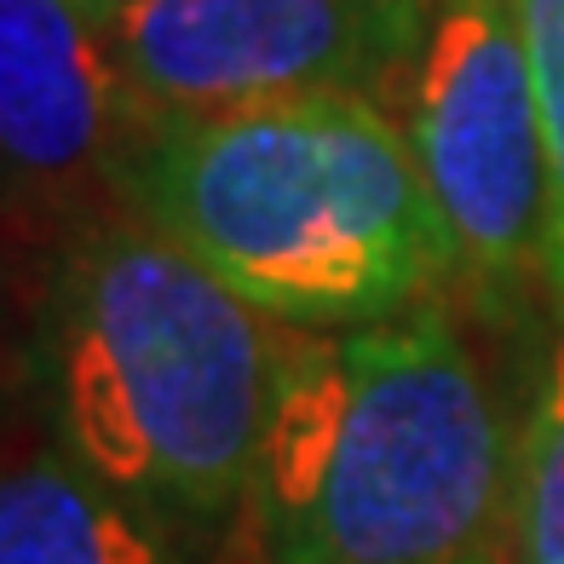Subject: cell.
I'll return each mask as SVG.
<instances>
[{
    "instance_id": "cell-2",
    "label": "cell",
    "mask_w": 564,
    "mask_h": 564,
    "mask_svg": "<svg viewBox=\"0 0 564 564\" xmlns=\"http://www.w3.org/2000/svg\"><path fill=\"white\" fill-rule=\"evenodd\" d=\"M116 202L282 328H357L455 289L444 219L375 93L150 121Z\"/></svg>"
},
{
    "instance_id": "cell-6",
    "label": "cell",
    "mask_w": 564,
    "mask_h": 564,
    "mask_svg": "<svg viewBox=\"0 0 564 564\" xmlns=\"http://www.w3.org/2000/svg\"><path fill=\"white\" fill-rule=\"evenodd\" d=\"M144 127L110 7L0 0V214L53 237L105 214Z\"/></svg>"
},
{
    "instance_id": "cell-5",
    "label": "cell",
    "mask_w": 564,
    "mask_h": 564,
    "mask_svg": "<svg viewBox=\"0 0 564 564\" xmlns=\"http://www.w3.org/2000/svg\"><path fill=\"white\" fill-rule=\"evenodd\" d=\"M432 0H116L110 35L150 121L305 93L387 105Z\"/></svg>"
},
{
    "instance_id": "cell-11",
    "label": "cell",
    "mask_w": 564,
    "mask_h": 564,
    "mask_svg": "<svg viewBox=\"0 0 564 564\" xmlns=\"http://www.w3.org/2000/svg\"><path fill=\"white\" fill-rule=\"evenodd\" d=\"M467 564H507V547H490V553H478V558H467Z\"/></svg>"
},
{
    "instance_id": "cell-1",
    "label": "cell",
    "mask_w": 564,
    "mask_h": 564,
    "mask_svg": "<svg viewBox=\"0 0 564 564\" xmlns=\"http://www.w3.org/2000/svg\"><path fill=\"white\" fill-rule=\"evenodd\" d=\"M23 357L46 438L167 535L248 512L282 323L150 219L110 202L64 230Z\"/></svg>"
},
{
    "instance_id": "cell-4",
    "label": "cell",
    "mask_w": 564,
    "mask_h": 564,
    "mask_svg": "<svg viewBox=\"0 0 564 564\" xmlns=\"http://www.w3.org/2000/svg\"><path fill=\"white\" fill-rule=\"evenodd\" d=\"M387 110L444 219L455 289L490 317L553 300L547 133L512 0H432Z\"/></svg>"
},
{
    "instance_id": "cell-9",
    "label": "cell",
    "mask_w": 564,
    "mask_h": 564,
    "mask_svg": "<svg viewBox=\"0 0 564 564\" xmlns=\"http://www.w3.org/2000/svg\"><path fill=\"white\" fill-rule=\"evenodd\" d=\"M542 105L547 133V178H553V305H564V0H512Z\"/></svg>"
},
{
    "instance_id": "cell-8",
    "label": "cell",
    "mask_w": 564,
    "mask_h": 564,
    "mask_svg": "<svg viewBox=\"0 0 564 564\" xmlns=\"http://www.w3.org/2000/svg\"><path fill=\"white\" fill-rule=\"evenodd\" d=\"M507 564H564V335L547 351L524 432L512 444L507 496Z\"/></svg>"
},
{
    "instance_id": "cell-10",
    "label": "cell",
    "mask_w": 564,
    "mask_h": 564,
    "mask_svg": "<svg viewBox=\"0 0 564 564\" xmlns=\"http://www.w3.org/2000/svg\"><path fill=\"white\" fill-rule=\"evenodd\" d=\"M58 242L64 237H53V230L0 214V335H7L12 312L35 317L41 282H46V265H53V248Z\"/></svg>"
},
{
    "instance_id": "cell-3",
    "label": "cell",
    "mask_w": 564,
    "mask_h": 564,
    "mask_svg": "<svg viewBox=\"0 0 564 564\" xmlns=\"http://www.w3.org/2000/svg\"><path fill=\"white\" fill-rule=\"evenodd\" d=\"M512 438L444 300L282 328L248 524L265 564H467L501 547Z\"/></svg>"
},
{
    "instance_id": "cell-7",
    "label": "cell",
    "mask_w": 564,
    "mask_h": 564,
    "mask_svg": "<svg viewBox=\"0 0 564 564\" xmlns=\"http://www.w3.org/2000/svg\"><path fill=\"white\" fill-rule=\"evenodd\" d=\"M0 564H178V547L46 438L0 449Z\"/></svg>"
},
{
    "instance_id": "cell-12",
    "label": "cell",
    "mask_w": 564,
    "mask_h": 564,
    "mask_svg": "<svg viewBox=\"0 0 564 564\" xmlns=\"http://www.w3.org/2000/svg\"><path fill=\"white\" fill-rule=\"evenodd\" d=\"M87 7H116V0H87Z\"/></svg>"
}]
</instances>
